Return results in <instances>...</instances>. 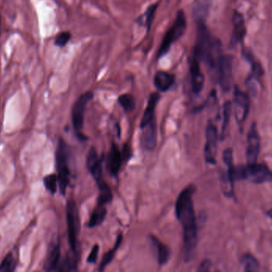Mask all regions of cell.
Wrapping results in <instances>:
<instances>
[{
    "label": "cell",
    "mask_w": 272,
    "mask_h": 272,
    "mask_svg": "<svg viewBox=\"0 0 272 272\" xmlns=\"http://www.w3.org/2000/svg\"><path fill=\"white\" fill-rule=\"evenodd\" d=\"M194 192L195 187L189 186L180 193L175 203L176 216L183 229V251L186 262L193 259L198 244V227L193 202Z\"/></svg>",
    "instance_id": "1"
},
{
    "label": "cell",
    "mask_w": 272,
    "mask_h": 272,
    "mask_svg": "<svg viewBox=\"0 0 272 272\" xmlns=\"http://www.w3.org/2000/svg\"><path fill=\"white\" fill-rule=\"evenodd\" d=\"M221 55L222 53L220 41L211 35L203 23H199L198 40L194 48V57L214 71Z\"/></svg>",
    "instance_id": "2"
},
{
    "label": "cell",
    "mask_w": 272,
    "mask_h": 272,
    "mask_svg": "<svg viewBox=\"0 0 272 272\" xmlns=\"http://www.w3.org/2000/svg\"><path fill=\"white\" fill-rule=\"evenodd\" d=\"M56 166H57V179L60 191L65 195L67 187L69 186L70 171L69 168V149L63 139H60L56 150Z\"/></svg>",
    "instance_id": "3"
},
{
    "label": "cell",
    "mask_w": 272,
    "mask_h": 272,
    "mask_svg": "<svg viewBox=\"0 0 272 272\" xmlns=\"http://www.w3.org/2000/svg\"><path fill=\"white\" fill-rule=\"evenodd\" d=\"M187 29V19L183 11H179L176 16L173 25L164 36L158 53V58H161L169 52L173 42L181 38Z\"/></svg>",
    "instance_id": "4"
},
{
    "label": "cell",
    "mask_w": 272,
    "mask_h": 272,
    "mask_svg": "<svg viewBox=\"0 0 272 272\" xmlns=\"http://www.w3.org/2000/svg\"><path fill=\"white\" fill-rule=\"evenodd\" d=\"M66 220L71 251L72 253H77L76 247H77V236L80 231V217L76 202L72 199L67 202Z\"/></svg>",
    "instance_id": "5"
},
{
    "label": "cell",
    "mask_w": 272,
    "mask_h": 272,
    "mask_svg": "<svg viewBox=\"0 0 272 272\" xmlns=\"http://www.w3.org/2000/svg\"><path fill=\"white\" fill-rule=\"evenodd\" d=\"M240 180H247L255 184L272 182V171L265 164L255 163L240 167Z\"/></svg>",
    "instance_id": "6"
},
{
    "label": "cell",
    "mask_w": 272,
    "mask_h": 272,
    "mask_svg": "<svg viewBox=\"0 0 272 272\" xmlns=\"http://www.w3.org/2000/svg\"><path fill=\"white\" fill-rule=\"evenodd\" d=\"M94 98V94L92 92H87L82 94L77 101L75 102L72 109V122L76 135L80 139H85L86 137L81 133V130L84 125V113L86 106L91 100Z\"/></svg>",
    "instance_id": "7"
},
{
    "label": "cell",
    "mask_w": 272,
    "mask_h": 272,
    "mask_svg": "<svg viewBox=\"0 0 272 272\" xmlns=\"http://www.w3.org/2000/svg\"><path fill=\"white\" fill-rule=\"evenodd\" d=\"M214 71L221 88L225 92L230 91L233 84L232 57L230 56L221 55Z\"/></svg>",
    "instance_id": "8"
},
{
    "label": "cell",
    "mask_w": 272,
    "mask_h": 272,
    "mask_svg": "<svg viewBox=\"0 0 272 272\" xmlns=\"http://www.w3.org/2000/svg\"><path fill=\"white\" fill-rule=\"evenodd\" d=\"M218 132L211 121L208 123L206 128V143L205 147V159L207 163L215 165L217 163V147Z\"/></svg>",
    "instance_id": "9"
},
{
    "label": "cell",
    "mask_w": 272,
    "mask_h": 272,
    "mask_svg": "<svg viewBox=\"0 0 272 272\" xmlns=\"http://www.w3.org/2000/svg\"><path fill=\"white\" fill-rule=\"evenodd\" d=\"M235 117L236 122L241 126L245 122L249 113V97L244 92L240 91L237 86L234 90Z\"/></svg>",
    "instance_id": "10"
},
{
    "label": "cell",
    "mask_w": 272,
    "mask_h": 272,
    "mask_svg": "<svg viewBox=\"0 0 272 272\" xmlns=\"http://www.w3.org/2000/svg\"><path fill=\"white\" fill-rule=\"evenodd\" d=\"M247 142L246 156H247V165H252L257 162V158H258L259 148H260V139H259V133H258L255 123L251 124V128L248 131Z\"/></svg>",
    "instance_id": "11"
},
{
    "label": "cell",
    "mask_w": 272,
    "mask_h": 272,
    "mask_svg": "<svg viewBox=\"0 0 272 272\" xmlns=\"http://www.w3.org/2000/svg\"><path fill=\"white\" fill-rule=\"evenodd\" d=\"M104 157H99L97 150L94 147L90 149L88 152L87 159H86V164L88 170L91 173L92 175L95 179L97 185L105 181L103 179V169H102V163H103Z\"/></svg>",
    "instance_id": "12"
},
{
    "label": "cell",
    "mask_w": 272,
    "mask_h": 272,
    "mask_svg": "<svg viewBox=\"0 0 272 272\" xmlns=\"http://www.w3.org/2000/svg\"><path fill=\"white\" fill-rule=\"evenodd\" d=\"M60 256H61V249H60L59 241L52 243L48 250L46 261H45L44 267L46 272H57L60 266Z\"/></svg>",
    "instance_id": "13"
},
{
    "label": "cell",
    "mask_w": 272,
    "mask_h": 272,
    "mask_svg": "<svg viewBox=\"0 0 272 272\" xmlns=\"http://www.w3.org/2000/svg\"><path fill=\"white\" fill-rule=\"evenodd\" d=\"M200 61L196 57H193L190 62L191 71V85L194 94H199L202 92L204 86V76L201 71Z\"/></svg>",
    "instance_id": "14"
},
{
    "label": "cell",
    "mask_w": 272,
    "mask_h": 272,
    "mask_svg": "<svg viewBox=\"0 0 272 272\" xmlns=\"http://www.w3.org/2000/svg\"><path fill=\"white\" fill-rule=\"evenodd\" d=\"M123 162H124V159H123L122 153L118 147L115 143H113L111 146L109 156L107 160V166H108L109 173L113 176L117 175L122 166Z\"/></svg>",
    "instance_id": "15"
},
{
    "label": "cell",
    "mask_w": 272,
    "mask_h": 272,
    "mask_svg": "<svg viewBox=\"0 0 272 272\" xmlns=\"http://www.w3.org/2000/svg\"><path fill=\"white\" fill-rule=\"evenodd\" d=\"M143 135L141 138V143L143 148L147 150H153L156 147L157 128L155 120L150 123L147 127L142 128Z\"/></svg>",
    "instance_id": "16"
},
{
    "label": "cell",
    "mask_w": 272,
    "mask_h": 272,
    "mask_svg": "<svg viewBox=\"0 0 272 272\" xmlns=\"http://www.w3.org/2000/svg\"><path fill=\"white\" fill-rule=\"evenodd\" d=\"M233 33H232L231 44L236 46L238 43L243 42L246 35V27L244 19L241 14L235 12L233 14Z\"/></svg>",
    "instance_id": "17"
},
{
    "label": "cell",
    "mask_w": 272,
    "mask_h": 272,
    "mask_svg": "<svg viewBox=\"0 0 272 272\" xmlns=\"http://www.w3.org/2000/svg\"><path fill=\"white\" fill-rule=\"evenodd\" d=\"M159 100L160 95L158 93L150 94L147 108L145 109L143 118H142V121H141V128L147 127L150 123L154 120V111L156 109Z\"/></svg>",
    "instance_id": "18"
},
{
    "label": "cell",
    "mask_w": 272,
    "mask_h": 272,
    "mask_svg": "<svg viewBox=\"0 0 272 272\" xmlns=\"http://www.w3.org/2000/svg\"><path fill=\"white\" fill-rule=\"evenodd\" d=\"M175 81L174 76L170 74L169 72L164 71H158L156 74L154 75V84L155 88L159 92H167L173 86Z\"/></svg>",
    "instance_id": "19"
},
{
    "label": "cell",
    "mask_w": 272,
    "mask_h": 272,
    "mask_svg": "<svg viewBox=\"0 0 272 272\" xmlns=\"http://www.w3.org/2000/svg\"><path fill=\"white\" fill-rule=\"evenodd\" d=\"M150 240H151V243L154 246V249L156 250L157 259H158L160 266L166 264L169 261V256H170L169 247L160 241L155 236H150Z\"/></svg>",
    "instance_id": "20"
},
{
    "label": "cell",
    "mask_w": 272,
    "mask_h": 272,
    "mask_svg": "<svg viewBox=\"0 0 272 272\" xmlns=\"http://www.w3.org/2000/svg\"><path fill=\"white\" fill-rule=\"evenodd\" d=\"M244 58L250 63L251 66V76L259 78L263 75V69L260 63L255 59L253 54L249 50H245L243 52Z\"/></svg>",
    "instance_id": "21"
},
{
    "label": "cell",
    "mask_w": 272,
    "mask_h": 272,
    "mask_svg": "<svg viewBox=\"0 0 272 272\" xmlns=\"http://www.w3.org/2000/svg\"><path fill=\"white\" fill-rule=\"evenodd\" d=\"M98 188L100 194L97 199V206H105L113 199V193L105 181L98 184Z\"/></svg>",
    "instance_id": "22"
},
{
    "label": "cell",
    "mask_w": 272,
    "mask_h": 272,
    "mask_svg": "<svg viewBox=\"0 0 272 272\" xmlns=\"http://www.w3.org/2000/svg\"><path fill=\"white\" fill-rule=\"evenodd\" d=\"M107 215V210L105 206H97L95 210L92 213L91 217L88 221L89 228H95L99 226L105 221Z\"/></svg>",
    "instance_id": "23"
},
{
    "label": "cell",
    "mask_w": 272,
    "mask_h": 272,
    "mask_svg": "<svg viewBox=\"0 0 272 272\" xmlns=\"http://www.w3.org/2000/svg\"><path fill=\"white\" fill-rule=\"evenodd\" d=\"M123 236L121 234L119 235L118 237L116 239V244H115L114 247L112 249L109 250L105 256L103 257L102 261H101V264H100L99 270L100 272H103L106 268V266L109 264V263L113 261V258H114L115 255L117 250L119 249L120 244L122 243Z\"/></svg>",
    "instance_id": "24"
},
{
    "label": "cell",
    "mask_w": 272,
    "mask_h": 272,
    "mask_svg": "<svg viewBox=\"0 0 272 272\" xmlns=\"http://www.w3.org/2000/svg\"><path fill=\"white\" fill-rule=\"evenodd\" d=\"M221 187L223 194L227 198L234 197V182L228 175L227 171H222L221 173Z\"/></svg>",
    "instance_id": "25"
},
{
    "label": "cell",
    "mask_w": 272,
    "mask_h": 272,
    "mask_svg": "<svg viewBox=\"0 0 272 272\" xmlns=\"http://www.w3.org/2000/svg\"><path fill=\"white\" fill-rule=\"evenodd\" d=\"M244 272H259V264L256 258L251 254H245L242 258Z\"/></svg>",
    "instance_id": "26"
},
{
    "label": "cell",
    "mask_w": 272,
    "mask_h": 272,
    "mask_svg": "<svg viewBox=\"0 0 272 272\" xmlns=\"http://www.w3.org/2000/svg\"><path fill=\"white\" fill-rule=\"evenodd\" d=\"M231 114H232V103L230 101H226L223 108V123L221 127V138L225 137V132L230 122Z\"/></svg>",
    "instance_id": "27"
},
{
    "label": "cell",
    "mask_w": 272,
    "mask_h": 272,
    "mask_svg": "<svg viewBox=\"0 0 272 272\" xmlns=\"http://www.w3.org/2000/svg\"><path fill=\"white\" fill-rule=\"evenodd\" d=\"M118 102L120 106L122 107L124 110L127 113L132 112L135 109V99L131 94H125L120 96L118 98Z\"/></svg>",
    "instance_id": "28"
},
{
    "label": "cell",
    "mask_w": 272,
    "mask_h": 272,
    "mask_svg": "<svg viewBox=\"0 0 272 272\" xmlns=\"http://www.w3.org/2000/svg\"><path fill=\"white\" fill-rule=\"evenodd\" d=\"M17 260L13 254L9 253L0 263V272H15Z\"/></svg>",
    "instance_id": "29"
},
{
    "label": "cell",
    "mask_w": 272,
    "mask_h": 272,
    "mask_svg": "<svg viewBox=\"0 0 272 272\" xmlns=\"http://www.w3.org/2000/svg\"><path fill=\"white\" fill-rule=\"evenodd\" d=\"M45 187L49 192L51 194H55L57 191V184H58V179H57V176L54 173H52L50 175L46 176L44 177Z\"/></svg>",
    "instance_id": "30"
},
{
    "label": "cell",
    "mask_w": 272,
    "mask_h": 272,
    "mask_svg": "<svg viewBox=\"0 0 272 272\" xmlns=\"http://www.w3.org/2000/svg\"><path fill=\"white\" fill-rule=\"evenodd\" d=\"M157 8H158V4H153L151 6L149 7L147 9V12L145 14V17H146V27H147V31H150V27L152 24L153 20L154 19V15L156 12Z\"/></svg>",
    "instance_id": "31"
},
{
    "label": "cell",
    "mask_w": 272,
    "mask_h": 272,
    "mask_svg": "<svg viewBox=\"0 0 272 272\" xmlns=\"http://www.w3.org/2000/svg\"><path fill=\"white\" fill-rule=\"evenodd\" d=\"M70 38L71 35L69 32H62L56 37L54 43L58 47H64V46H66L67 43L70 40Z\"/></svg>",
    "instance_id": "32"
},
{
    "label": "cell",
    "mask_w": 272,
    "mask_h": 272,
    "mask_svg": "<svg viewBox=\"0 0 272 272\" xmlns=\"http://www.w3.org/2000/svg\"><path fill=\"white\" fill-rule=\"evenodd\" d=\"M100 247L99 245H95L93 247L91 252H90L89 255L88 257V263H95L97 260V257H98V253H99Z\"/></svg>",
    "instance_id": "33"
},
{
    "label": "cell",
    "mask_w": 272,
    "mask_h": 272,
    "mask_svg": "<svg viewBox=\"0 0 272 272\" xmlns=\"http://www.w3.org/2000/svg\"><path fill=\"white\" fill-rule=\"evenodd\" d=\"M211 261L210 259H204L198 266V272H210Z\"/></svg>",
    "instance_id": "34"
},
{
    "label": "cell",
    "mask_w": 272,
    "mask_h": 272,
    "mask_svg": "<svg viewBox=\"0 0 272 272\" xmlns=\"http://www.w3.org/2000/svg\"><path fill=\"white\" fill-rule=\"evenodd\" d=\"M122 153L123 159L124 162H127L132 157V152H131V148L128 147V145H124L123 147V150L121 151Z\"/></svg>",
    "instance_id": "35"
},
{
    "label": "cell",
    "mask_w": 272,
    "mask_h": 272,
    "mask_svg": "<svg viewBox=\"0 0 272 272\" xmlns=\"http://www.w3.org/2000/svg\"><path fill=\"white\" fill-rule=\"evenodd\" d=\"M267 216H268L269 217H270V218L272 219V209H270V210L267 212Z\"/></svg>",
    "instance_id": "36"
},
{
    "label": "cell",
    "mask_w": 272,
    "mask_h": 272,
    "mask_svg": "<svg viewBox=\"0 0 272 272\" xmlns=\"http://www.w3.org/2000/svg\"><path fill=\"white\" fill-rule=\"evenodd\" d=\"M0 31H1V19H0Z\"/></svg>",
    "instance_id": "37"
},
{
    "label": "cell",
    "mask_w": 272,
    "mask_h": 272,
    "mask_svg": "<svg viewBox=\"0 0 272 272\" xmlns=\"http://www.w3.org/2000/svg\"><path fill=\"white\" fill-rule=\"evenodd\" d=\"M216 272H220V271H218V270H217V271H216Z\"/></svg>",
    "instance_id": "38"
}]
</instances>
